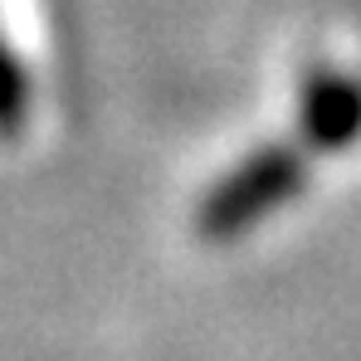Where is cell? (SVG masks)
Listing matches in <instances>:
<instances>
[{"instance_id": "2", "label": "cell", "mask_w": 361, "mask_h": 361, "mask_svg": "<svg viewBox=\"0 0 361 361\" xmlns=\"http://www.w3.org/2000/svg\"><path fill=\"white\" fill-rule=\"evenodd\" d=\"M298 132L317 152H342L361 137V78L312 68L298 93Z\"/></svg>"}, {"instance_id": "1", "label": "cell", "mask_w": 361, "mask_h": 361, "mask_svg": "<svg viewBox=\"0 0 361 361\" xmlns=\"http://www.w3.org/2000/svg\"><path fill=\"white\" fill-rule=\"evenodd\" d=\"M302 176H307V166H302L298 147L274 142V147L249 152L240 166H230L225 176L200 195V205H195V235L210 244L249 235L264 215H274L283 200L298 195Z\"/></svg>"}, {"instance_id": "3", "label": "cell", "mask_w": 361, "mask_h": 361, "mask_svg": "<svg viewBox=\"0 0 361 361\" xmlns=\"http://www.w3.org/2000/svg\"><path fill=\"white\" fill-rule=\"evenodd\" d=\"M25 63L20 54H5V132L15 137L20 132V122H25Z\"/></svg>"}]
</instances>
